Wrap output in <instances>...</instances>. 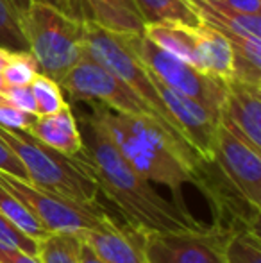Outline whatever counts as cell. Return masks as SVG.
Segmentation results:
<instances>
[{
	"label": "cell",
	"instance_id": "obj_28",
	"mask_svg": "<svg viewBox=\"0 0 261 263\" xmlns=\"http://www.w3.org/2000/svg\"><path fill=\"white\" fill-rule=\"evenodd\" d=\"M0 172L9 174L13 177H18V179L29 181L25 166L22 165L20 158L13 153V149L2 138H0Z\"/></svg>",
	"mask_w": 261,
	"mask_h": 263
},
{
	"label": "cell",
	"instance_id": "obj_27",
	"mask_svg": "<svg viewBox=\"0 0 261 263\" xmlns=\"http://www.w3.org/2000/svg\"><path fill=\"white\" fill-rule=\"evenodd\" d=\"M0 97L9 102V104L27 111V113L38 115L36 113V102L34 97H32L31 86H4V90L0 91Z\"/></svg>",
	"mask_w": 261,
	"mask_h": 263
},
{
	"label": "cell",
	"instance_id": "obj_13",
	"mask_svg": "<svg viewBox=\"0 0 261 263\" xmlns=\"http://www.w3.org/2000/svg\"><path fill=\"white\" fill-rule=\"evenodd\" d=\"M27 133L66 156H77L83 151L79 122L70 104H65L56 113L38 117Z\"/></svg>",
	"mask_w": 261,
	"mask_h": 263
},
{
	"label": "cell",
	"instance_id": "obj_34",
	"mask_svg": "<svg viewBox=\"0 0 261 263\" xmlns=\"http://www.w3.org/2000/svg\"><path fill=\"white\" fill-rule=\"evenodd\" d=\"M200 2H209V4H213V2H222V0H200Z\"/></svg>",
	"mask_w": 261,
	"mask_h": 263
},
{
	"label": "cell",
	"instance_id": "obj_2",
	"mask_svg": "<svg viewBox=\"0 0 261 263\" xmlns=\"http://www.w3.org/2000/svg\"><path fill=\"white\" fill-rule=\"evenodd\" d=\"M108 127L124 158L150 183L161 184L183 204V186L193 184L202 192L206 161L186 142L179 140L150 117L115 111L101 102H90Z\"/></svg>",
	"mask_w": 261,
	"mask_h": 263
},
{
	"label": "cell",
	"instance_id": "obj_30",
	"mask_svg": "<svg viewBox=\"0 0 261 263\" xmlns=\"http://www.w3.org/2000/svg\"><path fill=\"white\" fill-rule=\"evenodd\" d=\"M0 263H43L42 258L34 253L22 249H7L0 247Z\"/></svg>",
	"mask_w": 261,
	"mask_h": 263
},
{
	"label": "cell",
	"instance_id": "obj_21",
	"mask_svg": "<svg viewBox=\"0 0 261 263\" xmlns=\"http://www.w3.org/2000/svg\"><path fill=\"white\" fill-rule=\"evenodd\" d=\"M0 213L6 215L14 226H18L22 231L27 233L32 238L42 240L45 235H49V231L36 220L34 215L25 208L24 202L16 195L11 194L2 183H0Z\"/></svg>",
	"mask_w": 261,
	"mask_h": 263
},
{
	"label": "cell",
	"instance_id": "obj_12",
	"mask_svg": "<svg viewBox=\"0 0 261 263\" xmlns=\"http://www.w3.org/2000/svg\"><path fill=\"white\" fill-rule=\"evenodd\" d=\"M145 233L131 224H116L106 215L97 228L83 233V238L106 263H147Z\"/></svg>",
	"mask_w": 261,
	"mask_h": 263
},
{
	"label": "cell",
	"instance_id": "obj_29",
	"mask_svg": "<svg viewBox=\"0 0 261 263\" xmlns=\"http://www.w3.org/2000/svg\"><path fill=\"white\" fill-rule=\"evenodd\" d=\"M31 2H49V4H52V6L61 7V9L70 14H73V16L84 18V9H83L81 0H14V4H16L22 11H24L25 7H27V4H31Z\"/></svg>",
	"mask_w": 261,
	"mask_h": 263
},
{
	"label": "cell",
	"instance_id": "obj_23",
	"mask_svg": "<svg viewBox=\"0 0 261 263\" xmlns=\"http://www.w3.org/2000/svg\"><path fill=\"white\" fill-rule=\"evenodd\" d=\"M32 91V97L36 102V113L38 117L42 115H50L59 111L65 104H68L65 99V91L59 86L56 79L43 73H36L32 83L29 84Z\"/></svg>",
	"mask_w": 261,
	"mask_h": 263
},
{
	"label": "cell",
	"instance_id": "obj_26",
	"mask_svg": "<svg viewBox=\"0 0 261 263\" xmlns=\"http://www.w3.org/2000/svg\"><path fill=\"white\" fill-rule=\"evenodd\" d=\"M36 118H38V115L27 113V111L9 104V102L0 97V125H2V127L29 131L31 125L34 124Z\"/></svg>",
	"mask_w": 261,
	"mask_h": 263
},
{
	"label": "cell",
	"instance_id": "obj_18",
	"mask_svg": "<svg viewBox=\"0 0 261 263\" xmlns=\"http://www.w3.org/2000/svg\"><path fill=\"white\" fill-rule=\"evenodd\" d=\"M145 24L156 22H181L186 25H198L195 6L192 0H134Z\"/></svg>",
	"mask_w": 261,
	"mask_h": 263
},
{
	"label": "cell",
	"instance_id": "obj_4",
	"mask_svg": "<svg viewBox=\"0 0 261 263\" xmlns=\"http://www.w3.org/2000/svg\"><path fill=\"white\" fill-rule=\"evenodd\" d=\"M0 138L25 166L29 183L73 201L95 204L98 186L81 156H66L50 149L27 131L0 125Z\"/></svg>",
	"mask_w": 261,
	"mask_h": 263
},
{
	"label": "cell",
	"instance_id": "obj_33",
	"mask_svg": "<svg viewBox=\"0 0 261 263\" xmlns=\"http://www.w3.org/2000/svg\"><path fill=\"white\" fill-rule=\"evenodd\" d=\"M9 52L11 50H7V49H4V47H0V91L4 90V77H2V70H4V65H6V61H7V58H9Z\"/></svg>",
	"mask_w": 261,
	"mask_h": 263
},
{
	"label": "cell",
	"instance_id": "obj_15",
	"mask_svg": "<svg viewBox=\"0 0 261 263\" xmlns=\"http://www.w3.org/2000/svg\"><path fill=\"white\" fill-rule=\"evenodd\" d=\"M84 18L115 32L138 34L143 32L145 22L134 0H81Z\"/></svg>",
	"mask_w": 261,
	"mask_h": 263
},
{
	"label": "cell",
	"instance_id": "obj_11",
	"mask_svg": "<svg viewBox=\"0 0 261 263\" xmlns=\"http://www.w3.org/2000/svg\"><path fill=\"white\" fill-rule=\"evenodd\" d=\"M220 124L261 153V84L240 79L226 81Z\"/></svg>",
	"mask_w": 261,
	"mask_h": 263
},
{
	"label": "cell",
	"instance_id": "obj_10",
	"mask_svg": "<svg viewBox=\"0 0 261 263\" xmlns=\"http://www.w3.org/2000/svg\"><path fill=\"white\" fill-rule=\"evenodd\" d=\"M150 76H152L154 86H156L161 101L168 109V113L172 115L185 140L204 161H211L216 142V131L220 125V115L209 109L208 106L200 104L195 99L172 90L170 86L161 83L152 72Z\"/></svg>",
	"mask_w": 261,
	"mask_h": 263
},
{
	"label": "cell",
	"instance_id": "obj_24",
	"mask_svg": "<svg viewBox=\"0 0 261 263\" xmlns=\"http://www.w3.org/2000/svg\"><path fill=\"white\" fill-rule=\"evenodd\" d=\"M38 72V63L31 50H11L2 70L6 86H29Z\"/></svg>",
	"mask_w": 261,
	"mask_h": 263
},
{
	"label": "cell",
	"instance_id": "obj_17",
	"mask_svg": "<svg viewBox=\"0 0 261 263\" xmlns=\"http://www.w3.org/2000/svg\"><path fill=\"white\" fill-rule=\"evenodd\" d=\"M143 36L157 45L159 49L177 55L185 61L197 63V42L195 25H186L181 22H156L145 24Z\"/></svg>",
	"mask_w": 261,
	"mask_h": 263
},
{
	"label": "cell",
	"instance_id": "obj_14",
	"mask_svg": "<svg viewBox=\"0 0 261 263\" xmlns=\"http://www.w3.org/2000/svg\"><path fill=\"white\" fill-rule=\"evenodd\" d=\"M197 63L195 66L204 73L229 81L234 76V52L229 40L216 29L206 24L195 25Z\"/></svg>",
	"mask_w": 261,
	"mask_h": 263
},
{
	"label": "cell",
	"instance_id": "obj_20",
	"mask_svg": "<svg viewBox=\"0 0 261 263\" xmlns=\"http://www.w3.org/2000/svg\"><path fill=\"white\" fill-rule=\"evenodd\" d=\"M83 233H49L38 240L43 263H81Z\"/></svg>",
	"mask_w": 261,
	"mask_h": 263
},
{
	"label": "cell",
	"instance_id": "obj_16",
	"mask_svg": "<svg viewBox=\"0 0 261 263\" xmlns=\"http://www.w3.org/2000/svg\"><path fill=\"white\" fill-rule=\"evenodd\" d=\"M202 24L216 29L224 36L261 38V14H247L234 11L222 2H200L192 0Z\"/></svg>",
	"mask_w": 261,
	"mask_h": 263
},
{
	"label": "cell",
	"instance_id": "obj_25",
	"mask_svg": "<svg viewBox=\"0 0 261 263\" xmlns=\"http://www.w3.org/2000/svg\"><path fill=\"white\" fill-rule=\"evenodd\" d=\"M0 247L22 249L27 251V253L38 254V240L29 236L27 233H24L2 213H0Z\"/></svg>",
	"mask_w": 261,
	"mask_h": 263
},
{
	"label": "cell",
	"instance_id": "obj_3",
	"mask_svg": "<svg viewBox=\"0 0 261 263\" xmlns=\"http://www.w3.org/2000/svg\"><path fill=\"white\" fill-rule=\"evenodd\" d=\"M22 31L38 72L59 83L84 58V18L49 2H31L22 11Z\"/></svg>",
	"mask_w": 261,
	"mask_h": 263
},
{
	"label": "cell",
	"instance_id": "obj_1",
	"mask_svg": "<svg viewBox=\"0 0 261 263\" xmlns=\"http://www.w3.org/2000/svg\"><path fill=\"white\" fill-rule=\"evenodd\" d=\"M83 151L81 159L93 176L98 192L106 195L126 224L143 231H183L202 224L175 202L161 197L134 166L124 158L104 122L91 109L79 118Z\"/></svg>",
	"mask_w": 261,
	"mask_h": 263
},
{
	"label": "cell",
	"instance_id": "obj_22",
	"mask_svg": "<svg viewBox=\"0 0 261 263\" xmlns=\"http://www.w3.org/2000/svg\"><path fill=\"white\" fill-rule=\"evenodd\" d=\"M0 47L7 50H29L22 31V9L14 0H0Z\"/></svg>",
	"mask_w": 261,
	"mask_h": 263
},
{
	"label": "cell",
	"instance_id": "obj_32",
	"mask_svg": "<svg viewBox=\"0 0 261 263\" xmlns=\"http://www.w3.org/2000/svg\"><path fill=\"white\" fill-rule=\"evenodd\" d=\"M81 263H106V261L101 260V258L95 254V251L90 247V243L84 242V238H83V246H81Z\"/></svg>",
	"mask_w": 261,
	"mask_h": 263
},
{
	"label": "cell",
	"instance_id": "obj_6",
	"mask_svg": "<svg viewBox=\"0 0 261 263\" xmlns=\"http://www.w3.org/2000/svg\"><path fill=\"white\" fill-rule=\"evenodd\" d=\"M59 86L72 101L79 102H101V104L111 107L120 113L138 115V117H150L157 120L167 131H170L179 140L186 142L156 109L147 104L132 88L127 86L124 81L116 76L102 68L95 61L84 55L73 68L59 81ZM188 143V142H186ZM190 145V143H188Z\"/></svg>",
	"mask_w": 261,
	"mask_h": 263
},
{
	"label": "cell",
	"instance_id": "obj_8",
	"mask_svg": "<svg viewBox=\"0 0 261 263\" xmlns=\"http://www.w3.org/2000/svg\"><path fill=\"white\" fill-rule=\"evenodd\" d=\"M129 36L132 47L142 58V61L161 83L179 93L195 99L200 104L208 106L209 109L220 115V107L226 97V81L208 76L192 63L159 49L150 40H147L143 32Z\"/></svg>",
	"mask_w": 261,
	"mask_h": 263
},
{
	"label": "cell",
	"instance_id": "obj_31",
	"mask_svg": "<svg viewBox=\"0 0 261 263\" xmlns=\"http://www.w3.org/2000/svg\"><path fill=\"white\" fill-rule=\"evenodd\" d=\"M227 7L247 14H261V0H222Z\"/></svg>",
	"mask_w": 261,
	"mask_h": 263
},
{
	"label": "cell",
	"instance_id": "obj_5",
	"mask_svg": "<svg viewBox=\"0 0 261 263\" xmlns=\"http://www.w3.org/2000/svg\"><path fill=\"white\" fill-rule=\"evenodd\" d=\"M84 55L108 72H111L120 81H124L181 135L174 118L165 107L156 86H154L149 66L142 61V58L132 47L129 34L109 31V29L84 18Z\"/></svg>",
	"mask_w": 261,
	"mask_h": 263
},
{
	"label": "cell",
	"instance_id": "obj_7",
	"mask_svg": "<svg viewBox=\"0 0 261 263\" xmlns=\"http://www.w3.org/2000/svg\"><path fill=\"white\" fill-rule=\"evenodd\" d=\"M0 183L16 195L25 208L49 233H84L97 228L108 213L98 202L73 201L54 192L43 190L32 183L0 172Z\"/></svg>",
	"mask_w": 261,
	"mask_h": 263
},
{
	"label": "cell",
	"instance_id": "obj_9",
	"mask_svg": "<svg viewBox=\"0 0 261 263\" xmlns=\"http://www.w3.org/2000/svg\"><path fill=\"white\" fill-rule=\"evenodd\" d=\"M229 228L213 224L211 228L183 231H147V263H226L224 243Z\"/></svg>",
	"mask_w": 261,
	"mask_h": 263
},
{
	"label": "cell",
	"instance_id": "obj_19",
	"mask_svg": "<svg viewBox=\"0 0 261 263\" xmlns=\"http://www.w3.org/2000/svg\"><path fill=\"white\" fill-rule=\"evenodd\" d=\"M226 263H261L259 226H236L229 228L224 243Z\"/></svg>",
	"mask_w": 261,
	"mask_h": 263
}]
</instances>
